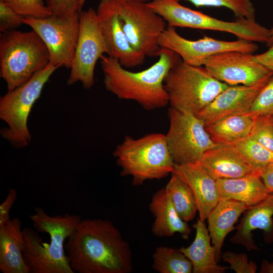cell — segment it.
I'll list each match as a JSON object with an SVG mask.
<instances>
[{"label": "cell", "mask_w": 273, "mask_h": 273, "mask_svg": "<svg viewBox=\"0 0 273 273\" xmlns=\"http://www.w3.org/2000/svg\"><path fill=\"white\" fill-rule=\"evenodd\" d=\"M65 249L74 273H129L132 270L130 246L108 220L81 219L67 239Z\"/></svg>", "instance_id": "obj_1"}, {"label": "cell", "mask_w": 273, "mask_h": 273, "mask_svg": "<svg viewBox=\"0 0 273 273\" xmlns=\"http://www.w3.org/2000/svg\"><path fill=\"white\" fill-rule=\"evenodd\" d=\"M34 211L28 216L35 230L23 229V256L30 273H74L65 244L81 217L68 213L50 216L38 206Z\"/></svg>", "instance_id": "obj_2"}, {"label": "cell", "mask_w": 273, "mask_h": 273, "mask_svg": "<svg viewBox=\"0 0 273 273\" xmlns=\"http://www.w3.org/2000/svg\"><path fill=\"white\" fill-rule=\"evenodd\" d=\"M158 57V61L149 68L133 72L123 67L117 59L102 55L100 60L106 89L119 99L136 102L148 111L166 106L169 102L164 80L181 58L164 48H161Z\"/></svg>", "instance_id": "obj_3"}, {"label": "cell", "mask_w": 273, "mask_h": 273, "mask_svg": "<svg viewBox=\"0 0 273 273\" xmlns=\"http://www.w3.org/2000/svg\"><path fill=\"white\" fill-rule=\"evenodd\" d=\"M120 175L130 176L134 186L151 179H160L171 174L174 162L165 134L151 133L138 139L127 135L113 152Z\"/></svg>", "instance_id": "obj_4"}, {"label": "cell", "mask_w": 273, "mask_h": 273, "mask_svg": "<svg viewBox=\"0 0 273 273\" xmlns=\"http://www.w3.org/2000/svg\"><path fill=\"white\" fill-rule=\"evenodd\" d=\"M49 63V50L34 30L1 33L0 74L8 91L26 82Z\"/></svg>", "instance_id": "obj_5"}, {"label": "cell", "mask_w": 273, "mask_h": 273, "mask_svg": "<svg viewBox=\"0 0 273 273\" xmlns=\"http://www.w3.org/2000/svg\"><path fill=\"white\" fill-rule=\"evenodd\" d=\"M164 85L170 107L195 115L229 86L204 66L189 65L181 59L166 74Z\"/></svg>", "instance_id": "obj_6"}, {"label": "cell", "mask_w": 273, "mask_h": 273, "mask_svg": "<svg viewBox=\"0 0 273 273\" xmlns=\"http://www.w3.org/2000/svg\"><path fill=\"white\" fill-rule=\"evenodd\" d=\"M58 68L49 63L26 82L1 97L0 118L7 126L1 129L0 134L13 147L23 148L31 143L32 135L28 127L29 114L44 84Z\"/></svg>", "instance_id": "obj_7"}, {"label": "cell", "mask_w": 273, "mask_h": 273, "mask_svg": "<svg viewBox=\"0 0 273 273\" xmlns=\"http://www.w3.org/2000/svg\"><path fill=\"white\" fill-rule=\"evenodd\" d=\"M147 4L168 26L225 32L254 42L266 43L270 37V29L255 20L241 18L225 21L187 8L175 0H152Z\"/></svg>", "instance_id": "obj_8"}, {"label": "cell", "mask_w": 273, "mask_h": 273, "mask_svg": "<svg viewBox=\"0 0 273 273\" xmlns=\"http://www.w3.org/2000/svg\"><path fill=\"white\" fill-rule=\"evenodd\" d=\"M167 114L169 126L165 137L175 164L196 163L207 151L218 145L196 115L172 107Z\"/></svg>", "instance_id": "obj_9"}, {"label": "cell", "mask_w": 273, "mask_h": 273, "mask_svg": "<svg viewBox=\"0 0 273 273\" xmlns=\"http://www.w3.org/2000/svg\"><path fill=\"white\" fill-rule=\"evenodd\" d=\"M118 1L122 28L131 47L145 57H158L159 38L167 27L166 21L147 3Z\"/></svg>", "instance_id": "obj_10"}, {"label": "cell", "mask_w": 273, "mask_h": 273, "mask_svg": "<svg viewBox=\"0 0 273 273\" xmlns=\"http://www.w3.org/2000/svg\"><path fill=\"white\" fill-rule=\"evenodd\" d=\"M109 54L101 31L97 12L93 8L81 11L79 14V31L68 85L80 82L86 89L94 84V70L101 57Z\"/></svg>", "instance_id": "obj_11"}, {"label": "cell", "mask_w": 273, "mask_h": 273, "mask_svg": "<svg viewBox=\"0 0 273 273\" xmlns=\"http://www.w3.org/2000/svg\"><path fill=\"white\" fill-rule=\"evenodd\" d=\"M79 14L69 17L51 15L43 18H24L23 24L36 32L46 45L50 54V64L58 68L71 69L79 31Z\"/></svg>", "instance_id": "obj_12"}, {"label": "cell", "mask_w": 273, "mask_h": 273, "mask_svg": "<svg viewBox=\"0 0 273 273\" xmlns=\"http://www.w3.org/2000/svg\"><path fill=\"white\" fill-rule=\"evenodd\" d=\"M203 66L218 80L229 85L264 86L273 71L257 61L253 54L232 51L213 55Z\"/></svg>", "instance_id": "obj_13"}, {"label": "cell", "mask_w": 273, "mask_h": 273, "mask_svg": "<svg viewBox=\"0 0 273 273\" xmlns=\"http://www.w3.org/2000/svg\"><path fill=\"white\" fill-rule=\"evenodd\" d=\"M158 43L161 48L177 53L185 63L196 66H203L206 59L219 53L236 51L253 54L258 49L254 42L244 39L224 41L204 36L198 40H189L180 36L175 27L170 26L161 34Z\"/></svg>", "instance_id": "obj_14"}, {"label": "cell", "mask_w": 273, "mask_h": 273, "mask_svg": "<svg viewBox=\"0 0 273 273\" xmlns=\"http://www.w3.org/2000/svg\"><path fill=\"white\" fill-rule=\"evenodd\" d=\"M96 12L108 56L117 59L125 68L142 64L146 57L134 50L127 39L119 16L118 1L101 0Z\"/></svg>", "instance_id": "obj_15"}, {"label": "cell", "mask_w": 273, "mask_h": 273, "mask_svg": "<svg viewBox=\"0 0 273 273\" xmlns=\"http://www.w3.org/2000/svg\"><path fill=\"white\" fill-rule=\"evenodd\" d=\"M263 87L229 85L196 115L206 126L229 116L248 114Z\"/></svg>", "instance_id": "obj_16"}, {"label": "cell", "mask_w": 273, "mask_h": 273, "mask_svg": "<svg viewBox=\"0 0 273 273\" xmlns=\"http://www.w3.org/2000/svg\"><path fill=\"white\" fill-rule=\"evenodd\" d=\"M195 163L215 180L257 174L233 145L218 144Z\"/></svg>", "instance_id": "obj_17"}, {"label": "cell", "mask_w": 273, "mask_h": 273, "mask_svg": "<svg viewBox=\"0 0 273 273\" xmlns=\"http://www.w3.org/2000/svg\"><path fill=\"white\" fill-rule=\"evenodd\" d=\"M172 172L191 189L197 202L199 218L205 221L220 199L216 180L196 163L175 164Z\"/></svg>", "instance_id": "obj_18"}, {"label": "cell", "mask_w": 273, "mask_h": 273, "mask_svg": "<svg viewBox=\"0 0 273 273\" xmlns=\"http://www.w3.org/2000/svg\"><path fill=\"white\" fill-rule=\"evenodd\" d=\"M273 195L269 194L262 201L250 207L245 211L237 232L230 241L243 245L248 251L258 250L252 238V231L260 229L263 231L266 240H271L273 232Z\"/></svg>", "instance_id": "obj_19"}, {"label": "cell", "mask_w": 273, "mask_h": 273, "mask_svg": "<svg viewBox=\"0 0 273 273\" xmlns=\"http://www.w3.org/2000/svg\"><path fill=\"white\" fill-rule=\"evenodd\" d=\"M154 216L151 231L157 237H171L178 233L184 239H188L191 229L175 210L165 187L158 190L149 205Z\"/></svg>", "instance_id": "obj_20"}, {"label": "cell", "mask_w": 273, "mask_h": 273, "mask_svg": "<svg viewBox=\"0 0 273 273\" xmlns=\"http://www.w3.org/2000/svg\"><path fill=\"white\" fill-rule=\"evenodd\" d=\"M250 207L232 199H220L207 217L208 229L215 250L217 262L221 259V249L228 234L237 230L234 224L240 216Z\"/></svg>", "instance_id": "obj_21"}, {"label": "cell", "mask_w": 273, "mask_h": 273, "mask_svg": "<svg viewBox=\"0 0 273 273\" xmlns=\"http://www.w3.org/2000/svg\"><path fill=\"white\" fill-rule=\"evenodd\" d=\"M21 221L15 217L0 226V270L3 273H30L23 256Z\"/></svg>", "instance_id": "obj_22"}, {"label": "cell", "mask_w": 273, "mask_h": 273, "mask_svg": "<svg viewBox=\"0 0 273 273\" xmlns=\"http://www.w3.org/2000/svg\"><path fill=\"white\" fill-rule=\"evenodd\" d=\"M196 230L195 238L187 247H181L179 250L190 260L193 273H223L229 267L218 265L215 258V250L210 243V237L205 221L199 218L193 224Z\"/></svg>", "instance_id": "obj_23"}, {"label": "cell", "mask_w": 273, "mask_h": 273, "mask_svg": "<svg viewBox=\"0 0 273 273\" xmlns=\"http://www.w3.org/2000/svg\"><path fill=\"white\" fill-rule=\"evenodd\" d=\"M216 184L220 199H232L249 207L262 201L269 194L261 177L256 174L218 179Z\"/></svg>", "instance_id": "obj_24"}, {"label": "cell", "mask_w": 273, "mask_h": 273, "mask_svg": "<svg viewBox=\"0 0 273 273\" xmlns=\"http://www.w3.org/2000/svg\"><path fill=\"white\" fill-rule=\"evenodd\" d=\"M255 118L249 113L229 116L206 125V129L216 144L233 145L249 136Z\"/></svg>", "instance_id": "obj_25"}, {"label": "cell", "mask_w": 273, "mask_h": 273, "mask_svg": "<svg viewBox=\"0 0 273 273\" xmlns=\"http://www.w3.org/2000/svg\"><path fill=\"white\" fill-rule=\"evenodd\" d=\"M165 188L179 217L186 222L192 220L198 211V206L189 185L172 172Z\"/></svg>", "instance_id": "obj_26"}, {"label": "cell", "mask_w": 273, "mask_h": 273, "mask_svg": "<svg viewBox=\"0 0 273 273\" xmlns=\"http://www.w3.org/2000/svg\"><path fill=\"white\" fill-rule=\"evenodd\" d=\"M152 267L159 273H191L193 265L179 250L171 247L159 246L153 254Z\"/></svg>", "instance_id": "obj_27"}, {"label": "cell", "mask_w": 273, "mask_h": 273, "mask_svg": "<svg viewBox=\"0 0 273 273\" xmlns=\"http://www.w3.org/2000/svg\"><path fill=\"white\" fill-rule=\"evenodd\" d=\"M233 145L260 176L267 166L273 161V152L250 136Z\"/></svg>", "instance_id": "obj_28"}, {"label": "cell", "mask_w": 273, "mask_h": 273, "mask_svg": "<svg viewBox=\"0 0 273 273\" xmlns=\"http://www.w3.org/2000/svg\"><path fill=\"white\" fill-rule=\"evenodd\" d=\"M189 2L196 7H225L231 10L237 18L255 20V9L251 0H175Z\"/></svg>", "instance_id": "obj_29"}, {"label": "cell", "mask_w": 273, "mask_h": 273, "mask_svg": "<svg viewBox=\"0 0 273 273\" xmlns=\"http://www.w3.org/2000/svg\"><path fill=\"white\" fill-rule=\"evenodd\" d=\"M249 113L254 118L273 116V74L256 96Z\"/></svg>", "instance_id": "obj_30"}, {"label": "cell", "mask_w": 273, "mask_h": 273, "mask_svg": "<svg viewBox=\"0 0 273 273\" xmlns=\"http://www.w3.org/2000/svg\"><path fill=\"white\" fill-rule=\"evenodd\" d=\"M3 1L18 13L25 17L43 18L52 13L43 0H0Z\"/></svg>", "instance_id": "obj_31"}, {"label": "cell", "mask_w": 273, "mask_h": 273, "mask_svg": "<svg viewBox=\"0 0 273 273\" xmlns=\"http://www.w3.org/2000/svg\"><path fill=\"white\" fill-rule=\"evenodd\" d=\"M249 136L273 152V123L269 117L255 118Z\"/></svg>", "instance_id": "obj_32"}, {"label": "cell", "mask_w": 273, "mask_h": 273, "mask_svg": "<svg viewBox=\"0 0 273 273\" xmlns=\"http://www.w3.org/2000/svg\"><path fill=\"white\" fill-rule=\"evenodd\" d=\"M221 259L224 262L230 264L229 268L234 270L237 273H255L257 265L253 261H249L247 254L236 253L231 251H226L221 255Z\"/></svg>", "instance_id": "obj_33"}, {"label": "cell", "mask_w": 273, "mask_h": 273, "mask_svg": "<svg viewBox=\"0 0 273 273\" xmlns=\"http://www.w3.org/2000/svg\"><path fill=\"white\" fill-rule=\"evenodd\" d=\"M80 0H47V6L52 15L57 17H69L82 11Z\"/></svg>", "instance_id": "obj_34"}, {"label": "cell", "mask_w": 273, "mask_h": 273, "mask_svg": "<svg viewBox=\"0 0 273 273\" xmlns=\"http://www.w3.org/2000/svg\"><path fill=\"white\" fill-rule=\"evenodd\" d=\"M24 17L9 5L0 1V31L4 33L14 30L23 24Z\"/></svg>", "instance_id": "obj_35"}, {"label": "cell", "mask_w": 273, "mask_h": 273, "mask_svg": "<svg viewBox=\"0 0 273 273\" xmlns=\"http://www.w3.org/2000/svg\"><path fill=\"white\" fill-rule=\"evenodd\" d=\"M17 197L16 191L11 188L5 200L0 205V226L7 223L10 220V210Z\"/></svg>", "instance_id": "obj_36"}, {"label": "cell", "mask_w": 273, "mask_h": 273, "mask_svg": "<svg viewBox=\"0 0 273 273\" xmlns=\"http://www.w3.org/2000/svg\"><path fill=\"white\" fill-rule=\"evenodd\" d=\"M260 177L268 192L273 193V161L267 166Z\"/></svg>", "instance_id": "obj_37"}, {"label": "cell", "mask_w": 273, "mask_h": 273, "mask_svg": "<svg viewBox=\"0 0 273 273\" xmlns=\"http://www.w3.org/2000/svg\"><path fill=\"white\" fill-rule=\"evenodd\" d=\"M255 59L273 71V46L260 54L254 55Z\"/></svg>", "instance_id": "obj_38"}, {"label": "cell", "mask_w": 273, "mask_h": 273, "mask_svg": "<svg viewBox=\"0 0 273 273\" xmlns=\"http://www.w3.org/2000/svg\"><path fill=\"white\" fill-rule=\"evenodd\" d=\"M260 272L262 273H273V262H269L266 260H263Z\"/></svg>", "instance_id": "obj_39"}, {"label": "cell", "mask_w": 273, "mask_h": 273, "mask_svg": "<svg viewBox=\"0 0 273 273\" xmlns=\"http://www.w3.org/2000/svg\"><path fill=\"white\" fill-rule=\"evenodd\" d=\"M265 43L268 48L273 46V27L270 29V37Z\"/></svg>", "instance_id": "obj_40"}, {"label": "cell", "mask_w": 273, "mask_h": 273, "mask_svg": "<svg viewBox=\"0 0 273 273\" xmlns=\"http://www.w3.org/2000/svg\"><path fill=\"white\" fill-rule=\"evenodd\" d=\"M123 2H130L136 3H146L148 0H119Z\"/></svg>", "instance_id": "obj_41"}, {"label": "cell", "mask_w": 273, "mask_h": 273, "mask_svg": "<svg viewBox=\"0 0 273 273\" xmlns=\"http://www.w3.org/2000/svg\"><path fill=\"white\" fill-rule=\"evenodd\" d=\"M86 0H80V6H81V8H82L85 1Z\"/></svg>", "instance_id": "obj_42"}, {"label": "cell", "mask_w": 273, "mask_h": 273, "mask_svg": "<svg viewBox=\"0 0 273 273\" xmlns=\"http://www.w3.org/2000/svg\"><path fill=\"white\" fill-rule=\"evenodd\" d=\"M271 122L273 123V116L269 117Z\"/></svg>", "instance_id": "obj_43"}]
</instances>
